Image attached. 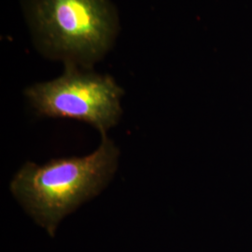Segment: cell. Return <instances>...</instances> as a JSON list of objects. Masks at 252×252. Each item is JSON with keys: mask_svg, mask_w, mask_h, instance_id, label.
Here are the masks:
<instances>
[{"mask_svg": "<svg viewBox=\"0 0 252 252\" xmlns=\"http://www.w3.org/2000/svg\"><path fill=\"white\" fill-rule=\"evenodd\" d=\"M29 17L48 56L84 68L108 52L117 30L108 0H30Z\"/></svg>", "mask_w": 252, "mask_h": 252, "instance_id": "2", "label": "cell"}, {"mask_svg": "<svg viewBox=\"0 0 252 252\" xmlns=\"http://www.w3.org/2000/svg\"><path fill=\"white\" fill-rule=\"evenodd\" d=\"M124 90L109 76L81 72L78 66L65 63L58 79L36 83L27 88L26 95L39 116L65 118L94 126L107 135L117 125L123 110Z\"/></svg>", "mask_w": 252, "mask_h": 252, "instance_id": "3", "label": "cell"}, {"mask_svg": "<svg viewBox=\"0 0 252 252\" xmlns=\"http://www.w3.org/2000/svg\"><path fill=\"white\" fill-rule=\"evenodd\" d=\"M120 152L107 135L84 157L27 162L10 182V191L36 223L54 237L63 218L98 195L117 169Z\"/></svg>", "mask_w": 252, "mask_h": 252, "instance_id": "1", "label": "cell"}]
</instances>
